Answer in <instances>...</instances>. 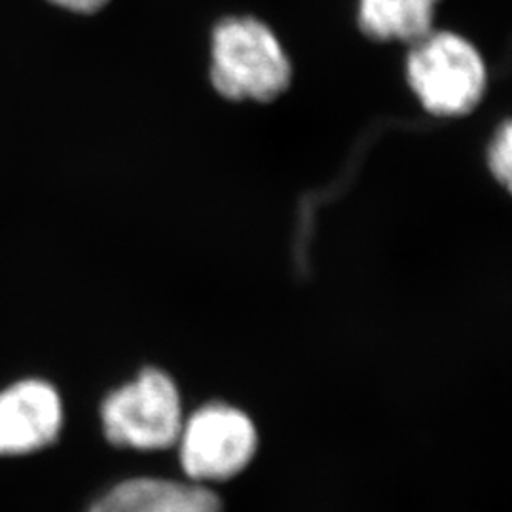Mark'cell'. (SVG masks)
I'll use <instances>...</instances> for the list:
<instances>
[{"instance_id":"cell-3","label":"cell","mask_w":512,"mask_h":512,"mask_svg":"<svg viewBox=\"0 0 512 512\" xmlns=\"http://www.w3.org/2000/svg\"><path fill=\"white\" fill-rule=\"evenodd\" d=\"M408 80L431 114L463 116L484 95L486 67L465 38L431 31L414 42L408 55Z\"/></svg>"},{"instance_id":"cell-6","label":"cell","mask_w":512,"mask_h":512,"mask_svg":"<svg viewBox=\"0 0 512 512\" xmlns=\"http://www.w3.org/2000/svg\"><path fill=\"white\" fill-rule=\"evenodd\" d=\"M90 512H222V503L205 484L143 476L114 486Z\"/></svg>"},{"instance_id":"cell-2","label":"cell","mask_w":512,"mask_h":512,"mask_svg":"<svg viewBox=\"0 0 512 512\" xmlns=\"http://www.w3.org/2000/svg\"><path fill=\"white\" fill-rule=\"evenodd\" d=\"M101 421L114 446L164 450L177 444L183 427L181 393L164 370L147 368L103 401Z\"/></svg>"},{"instance_id":"cell-4","label":"cell","mask_w":512,"mask_h":512,"mask_svg":"<svg viewBox=\"0 0 512 512\" xmlns=\"http://www.w3.org/2000/svg\"><path fill=\"white\" fill-rule=\"evenodd\" d=\"M181 465L190 482H222L239 475L255 458L258 435L253 420L236 406L205 404L179 433Z\"/></svg>"},{"instance_id":"cell-7","label":"cell","mask_w":512,"mask_h":512,"mask_svg":"<svg viewBox=\"0 0 512 512\" xmlns=\"http://www.w3.org/2000/svg\"><path fill=\"white\" fill-rule=\"evenodd\" d=\"M439 0H361L359 23L376 40L418 42L433 31Z\"/></svg>"},{"instance_id":"cell-8","label":"cell","mask_w":512,"mask_h":512,"mask_svg":"<svg viewBox=\"0 0 512 512\" xmlns=\"http://www.w3.org/2000/svg\"><path fill=\"white\" fill-rule=\"evenodd\" d=\"M490 169L495 179L505 186L511 184L512 171V131L511 124H503L497 131L490 147Z\"/></svg>"},{"instance_id":"cell-1","label":"cell","mask_w":512,"mask_h":512,"mask_svg":"<svg viewBox=\"0 0 512 512\" xmlns=\"http://www.w3.org/2000/svg\"><path fill=\"white\" fill-rule=\"evenodd\" d=\"M211 76L220 95L228 99L268 103L289 88L291 63L264 23L230 18L213 35Z\"/></svg>"},{"instance_id":"cell-5","label":"cell","mask_w":512,"mask_h":512,"mask_svg":"<svg viewBox=\"0 0 512 512\" xmlns=\"http://www.w3.org/2000/svg\"><path fill=\"white\" fill-rule=\"evenodd\" d=\"M63 427L54 385L29 378L0 391V456H27L50 446Z\"/></svg>"},{"instance_id":"cell-9","label":"cell","mask_w":512,"mask_h":512,"mask_svg":"<svg viewBox=\"0 0 512 512\" xmlns=\"http://www.w3.org/2000/svg\"><path fill=\"white\" fill-rule=\"evenodd\" d=\"M57 6H63L67 10L80 12V14H92L99 8H103L109 0H52Z\"/></svg>"}]
</instances>
